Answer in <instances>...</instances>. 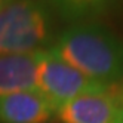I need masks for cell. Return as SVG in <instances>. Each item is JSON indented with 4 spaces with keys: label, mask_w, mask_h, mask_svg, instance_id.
Segmentation results:
<instances>
[{
    "label": "cell",
    "mask_w": 123,
    "mask_h": 123,
    "mask_svg": "<svg viewBox=\"0 0 123 123\" xmlns=\"http://www.w3.org/2000/svg\"><path fill=\"white\" fill-rule=\"evenodd\" d=\"M116 2L119 0H48V5L64 19L82 22L107 12Z\"/></svg>",
    "instance_id": "obj_7"
},
{
    "label": "cell",
    "mask_w": 123,
    "mask_h": 123,
    "mask_svg": "<svg viewBox=\"0 0 123 123\" xmlns=\"http://www.w3.org/2000/svg\"><path fill=\"white\" fill-rule=\"evenodd\" d=\"M56 110L37 89L0 96V123H49Z\"/></svg>",
    "instance_id": "obj_5"
},
{
    "label": "cell",
    "mask_w": 123,
    "mask_h": 123,
    "mask_svg": "<svg viewBox=\"0 0 123 123\" xmlns=\"http://www.w3.org/2000/svg\"><path fill=\"white\" fill-rule=\"evenodd\" d=\"M48 50L93 80L123 83V40L99 22H74Z\"/></svg>",
    "instance_id": "obj_1"
},
{
    "label": "cell",
    "mask_w": 123,
    "mask_h": 123,
    "mask_svg": "<svg viewBox=\"0 0 123 123\" xmlns=\"http://www.w3.org/2000/svg\"><path fill=\"white\" fill-rule=\"evenodd\" d=\"M39 58L36 54L0 55V96L37 89Z\"/></svg>",
    "instance_id": "obj_6"
},
{
    "label": "cell",
    "mask_w": 123,
    "mask_h": 123,
    "mask_svg": "<svg viewBox=\"0 0 123 123\" xmlns=\"http://www.w3.org/2000/svg\"><path fill=\"white\" fill-rule=\"evenodd\" d=\"M56 117L61 123H123V83L67 102L56 111Z\"/></svg>",
    "instance_id": "obj_4"
},
{
    "label": "cell",
    "mask_w": 123,
    "mask_h": 123,
    "mask_svg": "<svg viewBox=\"0 0 123 123\" xmlns=\"http://www.w3.org/2000/svg\"><path fill=\"white\" fill-rule=\"evenodd\" d=\"M54 11L43 0H7L0 7V55L48 50L56 39Z\"/></svg>",
    "instance_id": "obj_2"
},
{
    "label": "cell",
    "mask_w": 123,
    "mask_h": 123,
    "mask_svg": "<svg viewBox=\"0 0 123 123\" xmlns=\"http://www.w3.org/2000/svg\"><path fill=\"white\" fill-rule=\"evenodd\" d=\"M107 83L85 76L59 59L49 50L40 52L37 91L56 111L67 102L86 93H98L108 89Z\"/></svg>",
    "instance_id": "obj_3"
},
{
    "label": "cell",
    "mask_w": 123,
    "mask_h": 123,
    "mask_svg": "<svg viewBox=\"0 0 123 123\" xmlns=\"http://www.w3.org/2000/svg\"><path fill=\"white\" fill-rule=\"evenodd\" d=\"M6 2H7V0H0V7H3L6 5Z\"/></svg>",
    "instance_id": "obj_8"
}]
</instances>
